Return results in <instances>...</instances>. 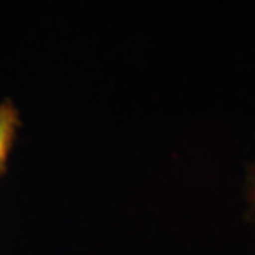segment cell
Returning <instances> with one entry per match:
<instances>
[{
  "instance_id": "1",
  "label": "cell",
  "mask_w": 255,
  "mask_h": 255,
  "mask_svg": "<svg viewBox=\"0 0 255 255\" xmlns=\"http://www.w3.org/2000/svg\"><path fill=\"white\" fill-rule=\"evenodd\" d=\"M20 126V115L13 101H0V174L7 166L8 154L12 151L17 129Z\"/></svg>"
},
{
  "instance_id": "2",
  "label": "cell",
  "mask_w": 255,
  "mask_h": 255,
  "mask_svg": "<svg viewBox=\"0 0 255 255\" xmlns=\"http://www.w3.org/2000/svg\"><path fill=\"white\" fill-rule=\"evenodd\" d=\"M246 197L251 207L255 211V161L254 164L251 166L249 169V174H247V181H246Z\"/></svg>"
}]
</instances>
